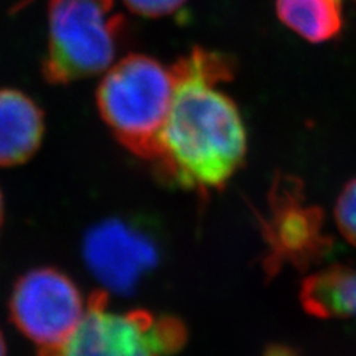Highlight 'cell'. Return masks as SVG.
I'll list each match as a JSON object with an SVG mask.
<instances>
[{
  "mask_svg": "<svg viewBox=\"0 0 356 356\" xmlns=\"http://www.w3.org/2000/svg\"><path fill=\"white\" fill-rule=\"evenodd\" d=\"M276 13L286 27L314 43L336 38L343 26L341 0H277Z\"/></svg>",
  "mask_w": 356,
  "mask_h": 356,
  "instance_id": "cell-10",
  "label": "cell"
},
{
  "mask_svg": "<svg viewBox=\"0 0 356 356\" xmlns=\"http://www.w3.org/2000/svg\"><path fill=\"white\" fill-rule=\"evenodd\" d=\"M267 243L266 269L276 273L284 264L306 269L325 257L332 247L324 233V214L306 204L302 184L291 177H277L269 193V211L261 220Z\"/></svg>",
  "mask_w": 356,
  "mask_h": 356,
  "instance_id": "cell-6",
  "label": "cell"
},
{
  "mask_svg": "<svg viewBox=\"0 0 356 356\" xmlns=\"http://www.w3.org/2000/svg\"><path fill=\"white\" fill-rule=\"evenodd\" d=\"M264 356H297V353L286 346H280V344H273L266 350Z\"/></svg>",
  "mask_w": 356,
  "mask_h": 356,
  "instance_id": "cell-13",
  "label": "cell"
},
{
  "mask_svg": "<svg viewBox=\"0 0 356 356\" xmlns=\"http://www.w3.org/2000/svg\"><path fill=\"white\" fill-rule=\"evenodd\" d=\"M300 302L316 318L356 316V269L330 266L307 276L300 289Z\"/></svg>",
  "mask_w": 356,
  "mask_h": 356,
  "instance_id": "cell-9",
  "label": "cell"
},
{
  "mask_svg": "<svg viewBox=\"0 0 356 356\" xmlns=\"http://www.w3.org/2000/svg\"><path fill=\"white\" fill-rule=\"evenodd\" d=\"M48 52L42 72L67 85L108 70L125 31L115 0H49Z\"/></svg>",
  "mask_w": 356,
  "mask_h": 356,
  "instance_id": "cell-3",
  "label": "cell"
},
{
  "mask_svg": "<svg viewBox=\"0 0 356 356\" xmlns=\"http://www.w3.org/2000/svg\"><path fill=\"white\" fill-rule=\"evenodd\" d=\"M42 108L24 92L0 89V166H17L33 158L43 140Z\"/></svg>",
  "mask_w": 356,
  "mask_h": 356,
  "instance_id": "cell-8",
  "label": "cell"
},
{
  "mask_svg": "<svg viewBox=\"0 0 356 356\" xmlns=\"http://www.w3.org/2000/svg\"><path fill=\"white\" fill-rule=\"evenodd\" d=\"M171 69L174 97L153 163L154 174L183 191H220L247 153L239 110L218 89V83L232 77L230 61L217 52L195 48Z\"/></svg>",
  "mask_w": 356,
  "mask_h": 356,
  "instance_id": "cell-1",
  "label": "cell"
},
{
  "mask_svg": "<svg viewBox=\"0 0 356 356\" xmlns=\"http://www.w3.org/2000/svg\"><path fill=\"white\" fill-rule=\"evenodd\" d=\"M187 0H124L125 6L131 13L147 17L161 18L177 13Z\"/></svg>",
  "mask_w": 356,
  "mask_h": 356,
  "instance_id": "cell-12",
  "label": "cell"
},
{
  "mask_svg": "<svg viewBox=\"0 0 356 356\" xmlns=\"http://www.w3.org/2000/svg\"><path fill=\"white\" fill-rule=\"evenodd\" d=\"M3 216H5V204H3V196H2V192H0V227H2Z\"/></svg>",
  "mask_w": 356,
  "mask_h": 356,
  "instance_id": "cell-14",
  "label": "cell"
},
{
  "mask_svg": "<svg viewBox=\"0 0 356 356\" xmlns=\"http://www.w3.org/2000/svg\"><path fill=\"white\" fill-rule=\"evenodd\" d=\"M336 221L344 239L356 247V178L344 187L337 199Z\"/></svg>",
  "mask_w": 356,
  "mask_h": 356,
  "instance_id": "cell-11",
  "label": "cell"
},
{
  "mask_svg": "<svg viewBox=\"0 0 356 356\" xmlns=\"http://www.w3.org/2000/svg\"><path fill=\"white\" fill-rule=\"evenodd\" d=\"M187 343V328L171 315L146 309L113 312L108 294L97 289L72 336L38 356H172Z\"/></svg>",
  "mask_w": 356,
  "mask_h": 356,
  "instance_id": "cell-4",
  "label": "cell"
},
{
  "mask_svg": "<svg viewBox=\"0 0 356 356\" xmlns=\"http://www.w3.org/2000/svg\"><path fill=\"white\" fill-rule=\"evenodd\" d=\"M83 257L98 282L110 291L128 294L154 269L159 252L146 232L129 221L108 218L86 233Z\"/></svg>",
  "mask_w": 356,
  "mask_h": 356,
  "instance_id": "cell-7",
  "label": "cell"
},
{
  "mask_svg": "<svg viewBox=\"0 0 356 356\" xmlns=\"http://www.w3.org/2000/svg\"><path fill=\"white\" fill-rule=\"evenodd\" d=\"M85 312L81 289L54 267H38L22 275L9 300L10 321L39 349L60 346L79 327Z\"/></svg>",
  "mask_w": 356,
  "mask_h": 356,
  "instance_id": "cell-5",
  "label": "cell"
},
{
  "mask_svg": "<svg viewBox=\"0 0 356 356\" xmlns=\"http://www.w3.org/2000/svg\"><path fill=\"white\" fill-rule=\"evenodd\" d=\"M0 356H6V343L2 331H0Z\"/></svg>",
  "mask_w": 356,
  "mask_h": 356,
  "instance_id": "cell-15",
  "label": "cell"
},
{
  "mask_svg": "<svg viewBox=\"0 0 356 356\" xmlns=\"http://www.w3.org/2000/svg\"><path fill=\"white\" fill-rule=\"evenodd\" d=\"M174 73L144 54H129L107 70L97 106L115 138L137 158L154 163L171 110Z\"/></svg>",
  "mask_w": 356,
  "mask_h": 356,
  "instance_id": "cell-2",
  "label": "cell"
}]
</instances>
